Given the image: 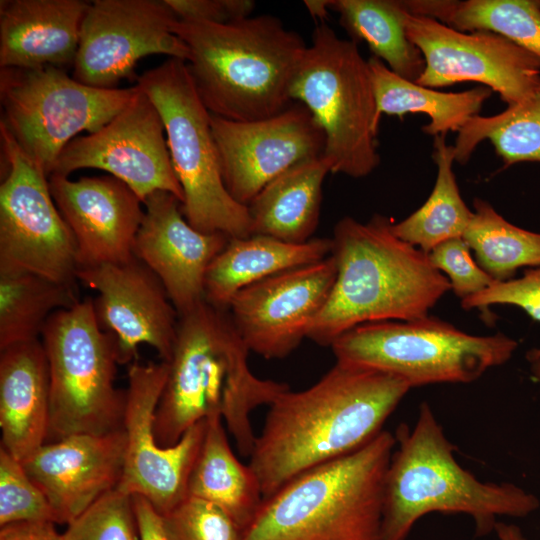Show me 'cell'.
Returning <instances> with one entry per match:
<instances>
[{
	"label": "cell",
	"mask_w": 540,
	"mask_h": 540,
	"mask_svg": "<svg viewBox=\"0 0 540 540\" xmlns=\"http://www.w3.org/2000/svg\"><path fill=\"white\" fill-rule=\"evenodd\" d=\"M410 389L394 375L336 361L312 386L281 393L249 456L263 498L368 443Z\"/></svg>",
	"instance_id": "obj_1"
},
{
	"label": "cell",
	"mask_w": 540,
	"mask_h": 540,
	"mask_svg": "<svg viewBox=\"0 0 540 540\" xmlns=\"http://www.w3.org/2000/svg\"><path fill=\"white\" fill-rule=\"evenodd\" d=\"M249 352L227 309L204 300L179 316L154 418L160 446L170 447L198 422L220 416L239 453L250 456L256 439L251 412L290 388L257 377L249 367Z\"/></svg>",
	"instance_id": "obj_2"
},
{
	"label": "cell",
	"mask_w": 540,
	"mask_h": 540,
	"mask_svg": "<svg viewBox=\"0 0 540 540\" xmlns=\"http://www.w3.org/2000/svg\"><path fill=\"white\" fill-rule=\"evenodd\" d=\"M391 224L374 215L367 223L344 217L335 225L331 255L336 278L309 339L330 346L362 324L426 317L451 290L428 253L395 236Z\"/></svg>",
	"instance_id": "obj_3"
},
{
	"label": "cell",
	"mask_w": 540,
	"mask_h": 540,
	"mask_svg": "<svg viewBox=\"0 0 540 540\" xmlns=\"http://www.w3.org/2000/svg\"><path fill=\"white\" fill-rule=\"evenodd\" d=\"M174 33L189 49L194 87L215 116L253 121L294 101L290 90L307 45L272 15L214 24L178 19Z\"/></svg>",
	"instance_id": "obj_4"
},
{
	"label": "cell",
	"mask_w": 540,
	"mask_h": 540,
	"mask_svg": "<svg viewBox=\"0 0 540 540\" xmlns=\"http://www.w3.org/2000/svg\"><path fill=\"white\" fill-rule=\"evenodd\" d=\"M396 443L385 477L380 540H405L422 516L434 512L471 516L476 535L483 536L498 517H524L539 507L522 488L481 482L461 467L426 402L412 430L398 429Z\"/></svg>",
	"instance_id": "obj_5"
},
{
	"label": "cell",
	"mask_w": 540,
	"mask_h": 540,
	"mask_svg": "<svg viewBox=\"0 0 540 540\" xmlns=\"http://www.w3.org/2000/svg\"><path fill=\"white\" fill-rule=\"evenodd\" d=\"M396 437L382 430L263 498L242 540H380L386 472Z\"/></svg>",
	"instance_id": "obj_6"
},
{
	"label": "cell",
	"mask_w": 540,
	"mask_h": 540,
	"mask_svg": "<svg viewBox=\"0 0 540 540\" xmlns=\"http://www.w3.org/2000/svg\"><path fill=\"white\" fill-rule=\"evenodd\" d=\"M40 338L50 382L46 443L122 429L126 390L115 386L118 350L113 335L101 328L92 299L54 312Z\"/></svg>",
	"instance_id": "obj_7"
},
{
	"label": "cell",
	"mask_w": 540,
	"mask_h": 540,
	"mask_svg": "<svg viewBox=\"0 0 540 540\" xmlns=\"http://www.w3.org/2000/svg\"><path fill=\"white\" fill-rule=\"evenodd\" d=\"M291 99L305 105L325 135L331 173L361 178L380 163L379 120L368 60L354 40L318 23L293 79Z\"/></svg>",
	"instance_id": "obj_8"
},
{
	"label": "cell",
	"mask_w": 540,
	"mask_h": 540,
	"mask_svg": "<svg viewBox=\"0 0 540 540\" xmlns=\"http://www.w3.org/2000/svg\"><path fill=\"white\" fill-rule=\"evenodd\" d=\"M136 81L163 120L171 163L184 194L181 209L189 224L229 238L252 235L248 207L233 199L223 182L211 113L194 87L186 61L169 58Z\"/></svg>",
	"instance_id": "obj_9"
},
{
	"label": "cell",
	"mask_w": 540,
	"mask_h": 540,
	"mask_svg": "<svg viewBox=\"0 0 540 540\" xmlns=\"http://www.w3.org/2000/svg\"><path fill=\"white\" fill-rule=\"evenodd\" d=\"M517 346L502 333L468 334L431 315L362 324L330 345L336 361L394 375L411 388L473 382L506 363Z\"/></svg>",
	"instance_id": "obj_10"
},
{
	"label": "cell",
	"mask_w": 540,
	"mask_h": 540,
	"mask_svg": "<svg viewBox=\"0 0 540 540\" xmlns=\"http://www.w3.org/2000/svg\"><path fill=\"white\" fill-rule=\"evenodd\" d=\"M136 92V85L90 87L55 67L0 68V123L50 177L58 156L77 134L101 129Z\"/></svg>",
	"instance_id": "obj_11"
},
{
	"label": "cell",
	"mask_w": 540,
	"mask_h": 540,
	"mask_svg": "<svg viewBox=\"0 0 540 540\" xmlns=\"http://www.w3.org/2000/svg\"><path fill=\"white\" fill-rule=\"evenodd\" d=\"M5 175L0 185V271L29 272L76 285L74 236L50 191L49 177L0 123Z\"/></svg>",
	"instance_id": "obj_12"
},
{
	"label": "cell",
	"mask_w": 540,
	"mask_h": 540,
	"mask_svg": "<svg viewBox=\"0 0 540 540\" xmlns=\"http://www.w3.org/2000/svg\"><path fill=\"white\" fill-rule=\"evenodd\" d=\"M168 374L166 361L128 367L123 418L124 465L117 489L146 498L164 515L187 497L188 479L202 445L206 420L189 428L180 440L162 447L154 435L155 412Z\"/></svg>",
	"instance_id": "obj_13"
},
{
	"label": "cell",
	"mask_w": 540,
	"mask_h": 540,
	"mask_svg": "<svg viewBox=\"0 0 540 540\" xmlns=\"http://www.w3.org/2000/svg\"><path fill=\"white\" fill-rule=\"evenodd\" d=\"M404 23L425 61L416 81L421 86L474 81L497 92L508 106L526 100L540 86V58L500 34L463 32L407 10Z\"/></svg>",
	"instance_id": "obj_14"
},
{
	"label": "cell",
	"mask_w": 540,
	"mask_h": 540,
	"mask_svg": "<svg viewBox=\"0 0 540 540\" xmlns=\"http://www.w3.org/2000/svg\"><path fill=\"white\" fill-rule=\"evenodd\" d=\"M179 18L165 0H95L83 18L72 77L99 89H117L152 54L187 61L189 49L174 33Z\"/></svg>",
	"instance_id": "obj_15"
},
{
	"label": "cell",
	"mask_w": 540,
	"mask_h": 540,
	"mask_svg": "<svg viewBox=\"0 0 540 540\" xmlns=\"http://www.w3.org/2000/svg\"><path fill=\"white\" fill-rule=\"evenodd\" d=\"M165 134L157 108L137 86L131 101L105 126L65 146L52 174L68 177L79 169H99L124 182L142 201L161 190L182 203Z\"/></svg>",
	"instance_id": "obj_16"
},
{
	"label": "cell",
	"mask_w": 540,
	"mask_h": 540,
	"mask_svg": "<svg viewBox=\"0 0 540 540\" xmlns=\"http://www.w3.org/2000/svg\"><path fill=\"white\" fill-rule=\"evenodd\" d=\"M211 130L225 187L245 206L289 168L324 154L322 128L297 101L274 116L253 121L211 114Z\"/></svg>",
	"instance_id": "obj_17"
},
{
	"label": "cell",
	"mask_w": 540,
	"mask_h": 540,
	"mask_svg": "<svg viewBox=\"0 0 540 540\" xmlns=\"http://www.w3.org/2000/svg\"><path fill=\"white\" fill-rule=\"evenodd\" d=\"M337 273L334 257L291 268L239 291L227 310L250 351L282 359L308 338Z\"/></svg>",
	"instance_id": "obj_18"
},
{
	"label": "cell",
	"mask_w": 540,
	"mask_h": 540,
	"mask_svg": "<svg viewBox=\"0 0 540 540\" xmlns=\"http://www.w3.org/2000/svg\"><path fill=\"white\" fill-rule=\"evenodd\" d=\"M76 278L96 292L93 301L101 328L113 335L120 364L132 363L140 345L162 361L171 357L179 314L157 276L139 259L78 268Z\"/></svg>",
	"instance_id": "obj_19"
},
{
	"label": "cell",
	"mask_w": 540,
	"mask_h": 540,
	"mask_svg": "<svg viewBox=\"0 0 540 540\" xmlns=\"http://www.w3.org/2000/svg\"><path fill=\"white\" fill-rule=\"evenodd\" d=\"M52 197L76 243L78 268L118 264L134 256L144 204L124 182L111 176L49 177Z\"/></svg>",
	"instance_id": "obj_20"
},
{
	"label": "cell",
	"mask_w": 540,
	"mask_h": 540,
	"mask_svg": "<svg viewBox=\"0 0 540 540\" xmlns=\"http://www.w3.org/2000/svg\"><path fill=\"white\" fill-rule=\"evenodd\" d=\"M143 204L134 256L157 276L179 316L183 315L205 300L207 269L229 237L195 229L184 217L181 201L169 192L155 191Z\"/></svg>",
	"instance_id": "obj_21"
},
{
	"label": "cell",
	"mask_w": 540,
	"mask_h": 540,
	"mask_svg": "<svg viewBox=\"0 0 540 540\" xmlns=\"http://www.w3.org/2000/svg\"><path fill=\"white\" fill-rule=\"evenodd\" d=\"M125 441L123 428L105 434H74L45 443L22 463L47 497L57 523L68 525L118 487Z\"/></svg>",
	"instance_id": "obj_22"
},
{
	"label": "cell",
	"mask_w": 540,
	"mask_h": 540,
	"mask_svg": "<svg viewBox=\"0 0 540 540\" xmlns=\"http://www.w3.org/2000/svg\"><path fill=\"white\" fill-rule=\"evenodd\" d=\"M90 2L1 0L0 68H73Z\"/></svg>",
	"instance_id": "obj_23"
},
{
	"label": "cell",
	"mask_w": 540,
	"mask_h": 540,
	"mask_svg": "<svg viewBox=\"0 0 540 540\" xmlns=\"http://www.w3.org/2000/svg\"><path fill=\"white\" fill-rule=\"evenodd\" d=\"M49 416V370L41 340L0 350V447L23 463L46 443Z\"/></svg>",
	"instance_id": "obj_24"
},
{
	"label": "cell",
	"mask_w": 540,
	"mask_h": 540,
	"mask_svg": "<svg viewBox=\"0 0 540 540\" xmlns=\"http://www.w3.org/2000/svg\"><path fill=\"white\" fill-rule=\"evenodd\" d=\"M331 251V238H311L304 243H289L259 234L229 238L207 269L204 299L215 307L227 309L233 297L247 286L320 261Z\"/></svg>",
	"instance_id": "obj_25"
},
{
	"label": "cell",
	"mask_w": 540,
	"mask_h": 540,
	"mask_svg": "<svg viewBox=\"0 0 540 540\" xmlns=\"http://www.w3.org/2000/svg\"><path fill=\"white\" fill-rule=\"evenodd\" d=\"M328 173L330 161L321 155L270 181L247 206L251 234L289 243L310 240L319 223L322 185Z\"/></svg>",
	"instance_id": "obj_26"
},
{
	"label": "cell",
	"mask_w": 540,
	"mask_h": 540,
	"mask_svg": "<svg viewBox=\"0 0 540 540\" xmlns=\"http://www.w3.org/2000/svg\"><path fill=\"white\" fill-rule=\"evenodd\" d=\"M187 496L222 509L242 532L257 512L263 495L257 475L235 456L220 416L206 419L204 439L192 467Z\"/></svg>",
	"instance_id": "obj_27"
},
{
	"label": "cell",
	"mask_w": 540,
	"mask_h": 540,
	"mask_svg": "<svg viewBox=\"0 0 540 540\" xmlns=\"http://www.w3.org/2000/svg\"><path fill=\"white\" fill-rule=\"evenodd\" d=\"M368 65L378 120L382 114L402 117L406 113H424L430 122L422 130L434 137L458 132L471 117L478 115L492 93L485 86L462 92H440L397 75L377 57H371Z\"/></svg>",
	"instance_id": "obj_28"
},
{
	"label": "cell",
	"mask_w": 540,
	"mask_h": 540,
	"mask_svg": "<svg viewBox=\"0 0 540 540\" xmlns=\"http://www.w3.org/2000/svg\"><path fill=\"white\" fill-rule=\"evenodd\" d=\"M329 8L339 14L340 24L354 41H365L390 70L412 82L419 79L425 61L407 37L403 1L329 0Z\"/></svg>",
	"instance_id": "obj_29"
},
{
	"label": "cell",
	"mask_w": 540,
	"mask_h": 540,
	"mask_svg": "<svg viewBox=\"0 0 540 540\" xmlns=\"http://www.w3.org/2000/svg\"><path fill=\"white\" fill-rule=\"evenodd\" d=\"M409 13L434 18L463 32L500 34L540 58L538 0H408Z\"/></svg>",
	"instance_id": "obj_30"
},
{
	"label": "cell",
	"mask_w": 540,
	"mask_h": 540,
	"mask_svg": "<svg viewBox=\"0 0 540 540\" xmlns=\"http://www.w3.org/2000/svg\"><path fill=\"white\" fill-rule=\"evenodd\" d=\"M433 147L437 177L430 196L410 216L391 224L395 236L426 253L446 240L463 237L473 217L452 169L453 145L446 143L445 135H439L434 137Z\"/></svg>",
	"instance_id": "obj_31"
},
{
	"label": "cell",
	"mask_w": 540,
	"mask_h": 540,
	"mask_svg": "<svg viewBox=\"0 0 540 540\" xmlns=\"http://www.w3.org/2000/svg\"><path fill=\"white\" fill-rule=\"evenodd\" d=\"M78 301L74 285L29 272L0 271V350L40 339L49 317Z\"/></svg>",
	"instance_id": "obj_32"
},
{
	"label": "cell",
	"mask_w": 540,
	"mask_h": 540,
	"mask_svg": "<svg viewBox=\"0 0 540 540\" xmlns=\"http://www.w3.org/2000/svg\"><path fill=\"white\" fill-rule=\"evenodd\" d=\"M489 140L505 167L540 162V86L526 100L493 116H473L458 131L455 161L468 162L476 147Z\"/></svg>",
	"instance_id": "obj_33"
},
{
	"label": "cell",
	"mask_w": 540,
	"mask_h": 540,
	"mask_svg": "<svg viewBox=\"0 0 540 540\" xmlns=\"http://www.w3.org/2000/svg\"><path fill=\"white\" fill-rule=\"evenodd\" d=\"M473 206L462 238L484 271L496 281H506L521 267L540 266V233L513 225L485 200L476 198Z\"/></svg>",
	"instance_id": "obj_34"
},
{
	"label": "cell",
	"mask_w": 540,
	"mask_h": 540,
	"mask_svg": "<svg viewBox=\"0 0 540 540\" xmlns=\"http://www.w3.org/2000/svg\"><path fill=\"white\" fill-rule=\"evenodd\" d=\"M64 540H140L133 497L117 488L67 525Z\"/></svg>",
	"instance_id": "obj_35"
},
{
	"label": "cell",
	"mask_w": 540,
	"mask_h": 540,
	"mask_svg": "<svg viewBox=\"0 0 540 540\" xmlns=\"http://www.w3.org/2000/svg\"><path fill=\"white\" fill-rule=\"evenodd\" d=\"M36 520L57 523L47 497L24 465L0 447V526Z\"/></svg>",
	"instance_id": "obj_36"
},
{
	"label": "cell",
	"mask_w": 540,
	"mask_h": 540,
	"mask_svg": "<svg viewBox=\"0 0 540 540\" xmlns=\"http://www.w3.org/2000/svg\"><path fill=\"white\" fill-rule=\"evenodd\" d=\"M162 516L169 540H242V529L219 507L187 496Z\"/></svg>",
	"instance_id": "obj_37"
},
{
	"label": "cell",
	"mask_w": 540,
	"mask_h": 540,
	"mask_svg": "<svg viewBox=\"0 0 540 540\" xmlns=\"http://www.w3.org/2000/svg\"><path fill=\"white\" fill-rule=\"evenodd\" d=\"M496 304L517 306L533 320L540 321V268L527 269L520 278L495 281L485 290L461 300L466 310H484ZM526 358L530 363L540 361V348L528 351Z\"/></svg>",
	"instance_id": "obj_38"
},
{
	"label": "cell",
	"mask_w": 540,
	"mask_h": 540,
	"mask_svg": "<svg viewBox=\"0 0 540 540\" xmlns=\"http://www.w3.org/2000/svg\"><path fill=\"white\" fill-rule=\"evenodd\" d=\"M428 255L461 300L485 290L496 281L473 260L471 248L462 237L438 244Z\"/></svg>",
	"instance_id": "obj_39"
},
{
	"label": "cell",
	"mask_w": 540,
	"mask_h": 540,
	"mask_svg": "<svg viewBox=\"0 0 540 540\" xmlns=\"http://www.w3.org/2000/svg\"><path fill=\"white\" fill-rule=\"evenodd\" d=\"M183 21L226 24L251 16L255 9L252 0H165Z\"/></svg>",
	"instance_id": "obj_40"
},
{
	"label": "cell",
	"mask_w": 540,
	"mask_h": 540,
	"mask_svg": "<svg viewBox=\"0 0 540 540\" xmlns=\"http://www.w3.org/2000/svg\"><path fill=\"white\" fill-rule=\"evenodd\" d=\"M0 540H64L52 521H21L0 526Z\"/></svg>",
	"instance_id": "obj_41"
},
{
	"label": "cell",
	"mask_w": 540,
	"mask_h": 540,
	"mask_svg": "<svg viewBox=\"0 0 540 540\" xmlns=\"http://www.w3.org/2000/svg\"><path fill=\"white\" fill-rule=\"evenodd\" d=\"M132 497L140 540H169L161 514L146 498L140 495Z\"/></svg>",
	"instance_id": "obj_42"
},
{
	"label": "cell",
	"mask_w": 540,
	"mask_h": 540,
	"mask_svg": "<svg viewBox=\"0 0 540 540\" xmlns=\"http://www.w3.org/2000/svg\"><path fill=\"white\" fill-rule=\"evenodd\" d=\"M304 5L314 20L324 23L330 10L329 0H305Z\"/></svg>",
	"instance_id": "obj_43"
},
{
	"label": "cell",
	"mask_w": 540,
	"mask_h": 540,
	"mask_svg": "<svg viewBox=\"0 0 540 540\" xmlns=\"http://www.w3.org/2000/svg\"><path fill=\"white\" fill-rule=\"evenodd\" d=\"M494 531L499 540H528L524 537L520 528L514 524L497 521Z\"/></svg>",
	"instance_id": "obj_44"
},
{
	"label": "cell",
	"mask_w": 540,
	"mask_h": 540,
	"mask_svg": "<svg viewBox=\"0 0 540 540\" xmlns=\"http://www.w3.org/2000/svg\"><path fill=\"white\" fill-rule=\"evenodd\" d=\"M531 372L533 377L540 381V361H535L531 363Z\"/></svg>",
	"instance_id": "obj_45"
}]
</instances>
